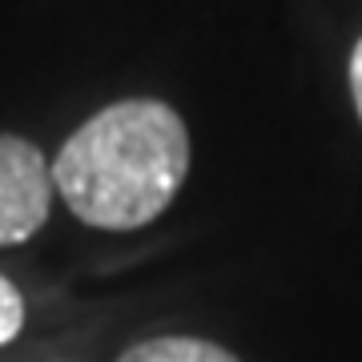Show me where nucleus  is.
I'll list each match as a JSON object with an SVG mask.
<instances>
[{"mask_svg": "<svg viewBox=\"0 0 362 362\" xmlns=\"http://www.w3.org/2000/svg\"><path fill=\"white\" fill-rule=\"evenodd\" d=\"M189 129L173 105L129 97L105 105L52 161V185L93 230H141L173 206L189 177Z\"/></svg>", "mask_w": 362, "mask_h": 362, "instance_id": "obj_1", "label": "nucleus"}, {"mask_svg": "<svg viewBox=\"0 0 362 362\" xmlns=\"http://www.w3.org/2000/svg\"><path fill=\"white\" fill-rule=\"evenodd\" d=\"M52 165L33 141L0 133V250L21 246L49 221Z\"/></svg>", "mask_w": 362, "mask_h": 362, "instance_id": "obj_2", "label": "nucleus"}, {"mask_svg": "<svg viewBox=\"0 0 362 362\" xmlns=\"http://www.w3.org/2000/svg\"><path fill=\"white\" fill-rule=\"evenodd\" d=\"M117 362H242L233 350L194 334H157L129 346Z\"/></svg>", "mask_w": 362, "mask_h": 362, "instance_id": "obj_3", "label": "nucleus"}, {"mask_svg": "<svg viewBox=\"0 0 362 362\" xmlns=\"http://www.w3.org/2000/svg\"><path fill=\"white\" fill-rule=\"evenodd\" d=\"M21 326H25V298H21V290L0 274V346L13 342V338L21 334Z\"/></svg>", "mask_w": 362, "mask_h": 362, "instance_id": "obj_4", "label": "nucleus"}, {"mask_svg": "<svg viewBox=\"0 0 362 362\" xmlns=\"http://www.w3.org/2000/svg\"><path fill=\"white\" fill-rule=\"evenodd\" d=\"M350 97H354V109H358V121H362V37L358 45H354V52H350Z\"/></svg>", "mask_w": 362, "mask_h": 362, "instance_id": "obj_5", "label": "nucleus"}]
</instances>
